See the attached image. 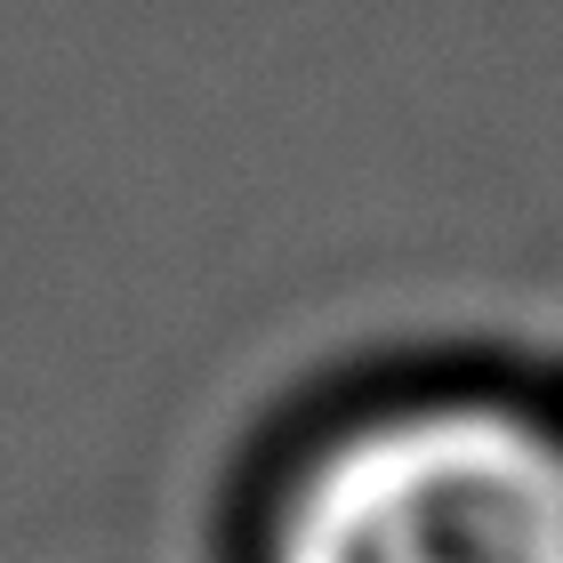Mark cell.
<instances>
[{
  "label": "cell",
  "mask_w": 563,
  "mask_h": 563,
  "mask_svg": "<svg viewBox=\"0 0 563 563\" xmlns=\"http://www.w3.org/2000/svg\"><path fill=\"white\" fill-rule=\"evenodd\" d=\"M274 563H563V451L483 402L371 419L306 467Z\"/></svg>",
  "instance_id": "1"
}]
</instances>
